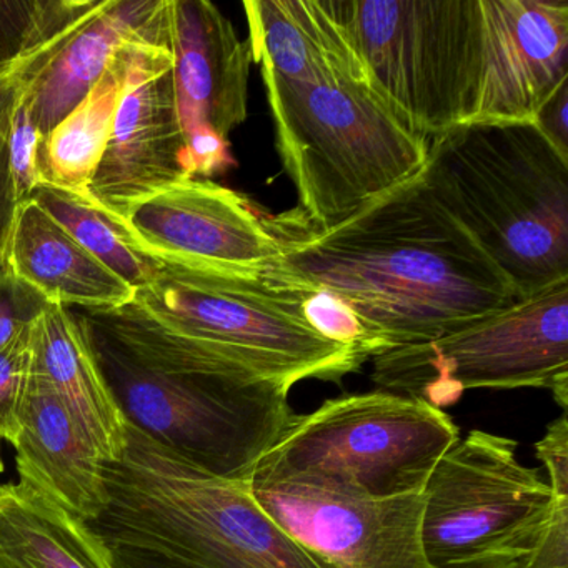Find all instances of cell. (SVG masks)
Returning a JSON list of instances; mask_svg holds the SVG:
<instances>
[{"label":"cell","instance_id":"obj_26","mask_svg":"<svg viewBox=\"0 0 568 568\" xmlns=\"http://www.w3.org/2000/svg\"><path fill=\"white\" fill-rule=\"evenodd\" d=\"M32 331L0 351V444L11 447L21 435L34 371Z\"/></svg>","mask_w":568,"mask_h":568},{"label":"cell","instance_id":"obj_3","mask_svg":"<svg viewBox=\"0 0 568 568\" xmlns=\"http://www.w3.org/2000/svg\"><path fill=\"white\" fill-rule=\"evenodd\" d=\"M422 179L518 297L568 281V159L537 125H457L428 141Z\"/></svg>","mask_w":568,"mask_h":568},{"label":"cell","instance_id":"obj_8","mask_svg":"<svg viewBox=\"0 0 568 568\" xmlns=\"http://www.w3.org/2000/svg\"><path fill=\"white\" fill-rule=\"evenodd\" d=\"M158 261L154 278L134 301L175 334L221 348L292 387L307 378L341 381L367 362L317 334L294 292L262 274Z\"/></svg>","mask_w":568,"mask_h":568},{"label":"cell","instance_id":"obj_9","mask_svg":"<svg viewBox=\"0 0 568 568\" xmlns=\"http://www.w3.org/2000/svg\"><path fill=\"white\" fill-rule=\"evenodd\" d=\"M381 390L432 407L454 405L471 388H547L568 407V281L520 298L425 344L372 358Z\"/></svg>","mask_w":568,"mask_h":568},{"label":"cell","instance_id":"obj_1","mask_svg":"<svg viewBox=\"0 0 568 568\" xmlns=\"http://www.w3.org/2000/svg\"><path fill=\"white\" fill-rule=\"evenodd\" d=\"M267 224L278 257L262 275L331 292L357 315L381 354L434 341L520 301L438 204L422 172L334 227H312L298 212Z\"/></svg>","mask_w":568,"mask_h":568},{"label":"cell","instance_id":"obj_28","mask_svg":"<svg viewBox=\"0 0 568 568\" xmlns=\"http://www.w3.org/2000/svg\"><path fill=\"white\" fill-rule=\"evenodd\" d=\"M42 135L32 122L28 109L19 101L11 131V172L18 204L31 201L36 189L42 184L39 175V148Z\"/></svg>","mask_w":568,"mask_h":568},{"label":"cell","instance_id":"obj_19","mask_svg":"<svg viewBox=\"0 0 568 568\" xmlns=\"http://www.w3.org/2000/svg\"><path fill=\"white\" fill-rule=\"evenodd\" d=\"M4 262L51 304L115 308L134 301V288L34 201L19 205Z\"/></svg>","mask_w":568,"mask_h":568},{"label":"cell","instance_id":"obj_31","mask_svg":"<svg viewBox=\"0 0 568 568\" xmlns=\"http://www.w3.org/2000/svg\"><path fill=\"white\" fill-rule=\"evenodd\" d=\"M568 78L564 79L551 94L538 108L531 124L540 129L541 134L554 148L568 159Z\"/></svg>","mask_w":568,"mask_h":568},{"label":"cell","instance_id":"obj_33","mask_svg":"<svg viewBox=\"0 0 568 568\" xmlns=\"http://www.w3.org/2000/svg\"><path fill=\"white\" fill-rule=\"evenodd\" d=\"M6 465L4 460H2V455H0V474H4Z\"/></svg>","mask_w":568,"mask_h":568},{"label":"cell","instance_id":"obj_21","mask_svg":"<svg viewBox=\"0 0 568 568\" xmlns=\"http://www.w3.org/2000/svg\"><path fill=\"white\" fill-rule=\"evenodd\" d=\"M0 568H112L85 521L21 481L0 484Z\"/></svg>","mask_w":568,"mask_h":568},{"label":"cell","instance_id":"obj_14","mask_svg":"<svg viewBox=\"0 0 568 568\" xmlns=\"http://www.w3.org/2000/svg\"><path fill=\"white\" fill-rule=\"evenodd\" d=\"M480 89L471 122H534L568 78L567 0H480Z\"/></svg>","mask_w":568,"mask_h":568},{"label":"cell","instance_id":"obj_12","mask_svg":"<svg viewBox=\"0 0 568 568\" xmlns=\"http://www.w3.org/2000/svg\"><path fill=\"white\" fill-rule=\"evenodd\" d=\"M168 45L132 42L104 155L88 197L124 219L139 202L192 178Z\"/></svg>","mask_w":568,"mask_h":568},{"label":"cell","instance_id":"obj_24","mask_svg":"<svg viewBox=\"0 0 568 568\" xmlns=\"http://www.w3.org/2000/svg\"><path fill=\"white\" fill-rule=\"evenodd\" d=\"M104 0H0V75L71 34Z\"/></svg>","mask_w":568,"mask_h":568},{"label":"cell","instance_id":"obj_11","mask_svg":"<svg viewBox=\"0 0 568 568\" xmlns=\"http://www.w3.org/2000/svg\"><path fill=\"white\" fill-rule=\"evenodd\" d=\"M251 491L317 568H430L422 547L424 491L374 500L267 478H252Z\"/></svg>","mask_w":568,"mask_h":568},{"label":"cell","instance_id":"obj_6","mask_svg":"<svg viewBox=\"0 0 568 568\" xmlns=\"http://www.w3.org/2000/svg\"><path fill=\"white\" fill-rule=\"evenodd\" d=\"M458 434L448 414L418 398L387 390L342 395L298 415L252 478L374 500L422 494Z\"/></svg>","mask_w":568,"mask_h":568},{"label":"cell","instance_id":"obj_2","mask_svg":"<svg viewBox=\"0 0 568 568\" xmlns=\"http://www.w3.org/2000/svg\"><path fill=\"white\" fill-rule=\"evenodd\" d=\"M65 308L128 424L205 474L248 484L297 420L291 384L175 334L135 301Z\"/></svg>","mask_w":568,"mask_h":568},{"label":"cell","instance_id":"obj_4","mask_svg":"<svg viewBox=\"0 0 568 568\" xmlns=\"http://www.w3.org/2000/svg\"><path fill=\"white\" fill-rule=\"evenodd\" d=\"M102 470L108 505L88 527L105 545L197 568H317L262 510L251 481L205 474L131 425L124 454Z\"/></svg>","mask_w":568,"mask_h":568},{"label":"cell","instance_id":"obj_13","mask_svg":"<svg viewBox=\"0 0 568 568\" xmlns=\"http://www.w3.org/2000/svg\"><path fill=\"white\" fill-rule=\"evenodd\" d=\"M125 224L162 261L262 274L278 242L247 199L211 179L179 182L129 209Z\"/></svg>","mask_w":568,"mask_h":568},{"label":"cell","instance_id":"obj_10","mask_svg":"<svg viewBox=\"0 0 568 568\" xmlns=\"http://www.w3.org/2000/svg\"><path fill=\"white\" fill-rule=\"evenodd\" d=\"M517 442L484 430L458 438L428 477L422 547L430 568H517L554 494L521 465Z\"/></svg>","mask_w":568,"mask_h":568},{"label":"cell","instance_id":"obj_5","mask_svg":"<svg viewBox=\"0 0 568 568\" xmlns=\"http://www.w3.org/2000/svg\"><path fill=\"white\" fill-rule=\"evenodd\" d=\"M262 79L282 165L312 227L347 221L424 171L428 139L381 98L364 68L312 85Z\"/></svg>","mask_w":568,"mask_h":568},{"label":"cell","instance_id":"obj_27","mask_svg":"<svg viewBox=\"0 0 568 568\" xmlns=\"http://www.w3.org/2000/svg\"><path fill=\"white\" fill-rule=\"evenodd\" d=\"M51 302L0 262V351L32 331Z\"/></svg>","mask_w":568,"mask_h":568},{"label":"cell","instance_id":"obj_30","mask_svg":"<svg viewBox=\"0 0 568 568\" xmlns=\"http://www.w3.org/2000/svg\"><path fill=\"white\" fill-rule=\"evenodd\" d=\"M537 457L544 462L551 494L568 497V420L567 414L551 422L544 437L535 444Z\"/></svg>","mask_w":568,"mask_h":568},{"label":"cell","instance_id":"obj_16","mask_svg":"<svg viewBox=\"0 0 568 568\" xmlns=\"http://www.w3.org/2000/svg\"><path fill=\"white\" fill-rule=\"evenodd\" d=\"M134 41L169 45V0H104L68 36L22 92L42 139L91 94L119 49Z\"/></svg>","mask_w":568,"mask_h":568},{"label":"cell","instance_id":"obj_25","mask_svg":"<svg viewBox=\"0 0 568 568\" xmlns=\"http://www.w3.org/2000/svg\"><path fill=\"white\" fill-rule=\"evenodd\" d=\"M65 38L45 51L39 52L36 58L19 65L14 71L0 75V262L6 261L9 239H11L19 209L18 201H16L14 181H12L11 145H9L12 121H14L22 92L36 78V74L44 68L51 55L58 51Z\"/></svg>","mask_w":568,"mask_h":568},{"label":"cell","instance_id":"obj_32","mask_svg":"<svg viewBox=\"0 0 568 568\" xmlns=\"http://www.w3.org/2000/svg\"><path fill=\"white\" fill-rule=\"evenodd\" d=\"M109 548L112 568H197L187 561L168 557L159 551L129 545H105Z\"/></svg>","mask_w":568,"mask_h":568},{"label":"cell","instance_id":"obj_18","mask_svg":"<svg viewBox=\"0 0 568 568\" xmlns=\"http://www.w3.org/2000/svg\"><path fill=\"white\" fill-rule=\"evenodd\" d=\"M244 9L262 78L312 85L364 68L331 0H247Z\"/></svg>","mask_w":568,"mask_h":568},{"label":"cell","instance_id":"obj_7","mask_svg":"<svg viewBox=\"0 0 568 568\" xmlns=\"http://www.w3.org/2000/svg\"><path fill=\"white\" fill-rule=\"evenodd\" d=\"M381 98L430 139L474 121L480 0H331Z\"/></svg>","mask_w":568,"mask_h":568},{"label":"cell","instance_id":"obj_29","mask_svg":"<svg viewBox=\"0 0 568 568\" xmlns=\"http://www.w3.org/2000/svg\"><path fill=\"white\" fill-rule=\"evenodd\" d=\"M517 568H568V497L554 495L548 520Z\"/></svg>","mask_w":568,"mask_h":568},{"label":"cell","instance_id":"obj_23","mask_svg":"<svg viewBox=\"0 0 568 568\" xmlns=\"http://www.w3.org/2000/svg\"><path fill=\"white\" fill-rule=\"evenodd\" d=\"M31 201L134 292L154 278L158 258L139 244L124 219L105 211L88 195L41 184Z\"/></svg>","mask_w":568,"mask_h":568},{"label":"cell","instance_id":"obj_20","mask_svg":"<svg viewBox=\"0 0 568 568\" xmlns=\"http://www.w3.org/2000/svg\"><path fill=\"white\" fill-rule=\"evenodd\" d=\"M34 372L48 382L104 462L128 447V420L65 305L51 304L32 331Z\"/></svg>","mask_w":568,"mask_h":568},{"label":"cell","instance_id":"obj_15","mask_svg":"<svg viewBox=\"0 0 568 568\" xmlns=\"http://www.w3.org/2000/svg\"><path fill=\"white\" fill-rule=\"evenodd\" d=\"M169 49L185 141L227 139L247 119L252 51L207 0H169Z\"/></svg>","mask_w":568,"mask_h":568},{"label":"cell","instance_id":"obj_17","mask_svg":"<svg viewBox=\"0 0 568 568\" xmlns=\"http://www.w3.org/2000/svg\"><path fill=\"white\" fill-rule=\"evenodd\" d=\"M19 481L91 524L108 505L104 458L44 378L32 371L14 444Z\"/></svg>","mask_w":568,"mask_h":568},{"label":"cell","instance_id":"obj_22","mask_svg":"<svg viewBox=\"0 0 568 568\" xmlns=\"http://www.w3.org/2000/svg\"><path fill=\"white\" fill-rule=\"evenodd\" d=\"M131 44L128 42L119 49L91 94L42 139L38 161L42 184L88 195L111 134Z\"/></svg>","mask_w":568,"mask_h":568}]
</instances>
